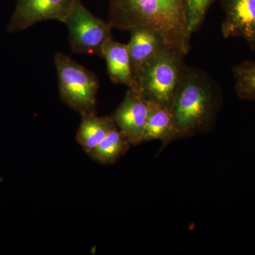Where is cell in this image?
Wrapping results in <instances>:
<instances>
[{
	"mask_svg": "<svg viewBox=\"0 0 255 255\" xmlns=\"http://www.w3.org/2000/svg\"><path fill=\"white\" fill-rule=\"evenodd\" d=\"M109 21L122 31L150 28L171 48L190 50L184 0H109Z\"/></svg>",
	"mask_w": 255,
	"mask_h": 255,
	"instance_id": "1",
	"label": "cell"
},
{
	"mask_svg": "<svg viewBox=\"0 0 255 255\" xmlns=\"http://www.w3.org/2000/svg\"><path fill=\"white\" fill-rule=\"evenodd\" d=\"M222 100L221 89L209 74L187 66L172 110L177 140L211 131Z\"/></svg>",
	"mask_w": 255,
	"mask_h": 255,
	"instance_id": "2",
	"label": "cell"
},
{
	"mask_svg": "<svg viewBox=\"0 0 255 255\" xmlns=\"http://www.w3.org/2000/svg\"><path fill=\"white\" fill-rule=\"evenodd\" d=\"M185 55L165 46L137 72L139 91L146 100L172 110L187 65Z\"/></svg>",
	"mask_w": 255,
	"mask_h": 255,
	"instance_id": "3",
	"label": "cell"
},
{
	"mask_svg": "<svg viewBox=\"0 0 255 255\" xmlns=\"http://www.w3.org/2000/svg\"><path fill=\"white\" fill-rule=\"evenodd\" d=\"M54 61L61 100L81 116L97 114V77L63 53H57Z\"/></svg>",
	"mask_w": 255,
	"mask_h": 255,
	"instance_id": "4",
	"label": "cell"
},
{
	"mask_svg": "<svg viewBox=\"0 0 255 255\" xmlns=\"http://www.w3.org/2000/svg\"><path fill=\"white\" fill-rule=\"evenodd\" d=\"M68 28L70 48L75 53L102 58L104 46L112 37L113 26L92 14L75 0L73 9L64 22Z\"/></svg>",
	"mask_w": 255,
	"mask_h": 255,
	"instance_id": "5",
	"label": "cell"
},
{
	"mask_svg": "<svg viewBox=\"0 0 255 255\" xmlns=\"http://www.w3.org/2000/svg\"><path fill=\"white\" fill-rule=\"evenodd\" d=\"M75 0H18L11 29H24L41 21L65 22Z\"/></svg>",
	"mask_w": 255,
	"mask_h": 255,
	"instance_id": "6",
	"label": "cell"
},
{
	"mask_svg": "<svg viewBox=\"0 0 255 255\" xmlns=\"http://www.w3.org/2000/svg\"><path fill=\"white\" fill-rule=\"evenodd\" d=\"M147 116V101L140 92L128 89L112 117L130 143L137 145L142 142Z\"/></svg>",
	"mask_w": 255,
	"mask_h": 255,
	"instance_id": "7",
	"label": "cell"
},
{
	"mask_svg": "<svg viewBox=\"0 0 255 255\" xmlns=\"http://www.w3.org/2000/svg\"><path fill=\"white\" fill-rule=\"evenodd\" d=\"M225 13L223 38L240 37L255 50V0H219Z\"/></svg>",
	"mask_w": 255,
	"mask_h": 255,
	"instance_id": "8",
	"label": "cell"
},
{
	"mask_svg": "<svg viewBox=\"0 0 255 255\" xmlns=\"http://www.w3.org/2000/svg\"><path fill=\"white\" fill-rule=\"evenodd\" d=\"M102 58L106 60L107 73L113 83L139 91L127 44L111 39L104 46Z\"/></svg>",
	"mask_w": 255,
	"mask_h": 255,
	"instance_id": "9",
	"label": "cell"
},
{
	"mask_svg": "<svg viewBox=\"0 0 255 255\" xmlns=\"http://www.w3.org/2000/svg\"><path fill=\"white\" fill-rule=\"evenodd\" d=\"M128 49L134 73L150 61L164 46H167L162 38L153 30L145 27L132 28ZM136 77V76H135Z\"/></svg>",
	"mask_w": 255,
	"mask_h": 255,
	"instance_id": "10",
	"label": "cell"
},
{
	"mask_svg": "<svg viewBox=\"0 0 255 255\" xmlns=\"http://www.w3.org/2000/svg\"><path fill=\"white\" fill-rule=\"evenodd\" d=\"M148 116L144 131L142 142L160 140L162 148L177 140V130L173 114L167 107L147 101Z\"/></svg>",
	"mask_w": 255,
	"mask_h": 255,
	"instance_id": "11",
	"label": "cell"
},
{
	"mask_svg": "<svg viewBox=\"0 0 255 255\" xmlns=\"http://www.w3.org/2000/svg\"><path fill=\"white\" fill-rule=\"evenodd\" d=\"M117 127L112 117H97V114L82 116L76 140L89 153L100 145L109 132Z\"/></svg>",
	"mask_w": 255,
	"mask_h": 255,
	"instance_id": "12",
	"label": "cell"
},
{
	"mask_svg": "<svg viewBox=\"0 0 255 255\" xmlns=\"http://www.w3.org/2000/svg\"><path fill=\"white\" fill-rule=\"evenodd\" d=\"M130 145L127 136L116 127L100 145L87 154L93 160L101 164H113L127 153Z\"/></svg>",
	"mask_w": 255,
	"mask_h": 255,
	"instance_id": "13",
	"label": "cell"
},
{
	"mask_svg": "<svg viewBox=\"0 0 255 255\" xmlns=\"http://www.w3.org/2000/svg\"><path fill=\"white\" fill-rule=\"evenodd\" d=\"M233 73L238 97L255 102V61L246 60L238 64Z\"/></svg>",
	"mask_w": 255,
	"mask_h": 255,
	"instance_id": "14",
	"label": "cell"
},
{
	"mask_svg": "<svg viewBox=\"0 0 255 255\" xmlns=\"http://www.w3.org/2000/svg\"><path fill=\"white\" fill-rule=\"evenodd\" d=\"M188 38L200 28L211 5L218 0H184Z\"/></svg>",
	"mask_w": 255,
	"mask_h": 255,
	"instance_id": "15",
	"label": "cell"
}]
</instances>
